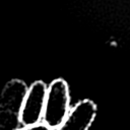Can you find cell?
Instances as JSON below:
<instances>
[{"label":"cell","mask_w":130,"mask_h":130,"mask_svg":"<svg viewBox=\"0 0 130 130\" xmlns=\"http://www.w3.org/2000/svg\"><path fill=\"white\" fill-rule=\"evenodd\" d=\"M47 88L48 85L42 80H37L28 86L20 111V123L22 126H30L42 122Z\"/></svg>","instance_id":"7a4b0ae2"},{"label":"cell","mask_w":130,"mask_h":130,"mask_svg":"<svg viewBox=\"0 0 130 130\" xmlns=\"http://www.w3.org/2000/svg\"><path fill=\"white\" fill-rule=\"evenodd\" d=\"M96 105L89 99H84L71 108L63 123L55 130H88L95 120Z\"/></svg>","instance_id":"3957f363"},{"label":"cell","mask_w":130,"mask_h":130,"mask_svg":"<svg viewBox=\"0 0 130 130\" xmlns=\"http://www.w3.org/2000/svg\"><path fill=\"white\" fill-rule=\"evenodd\" d=\"M70 110L69 85L65 79L56 78L48 85L47 88L42 122L52 130H55L63 123Z\"/></svg>","instance_id":"6da1fadb"},{"label":"cell","mask_w":130,"mask_h":130,"mask_svg":"<svg viewBox=\"0 0 130 130\" xmlns=\"http://www.w3.org/2000/svg\"><path fill=\"white\" fill-rule=\"evenodd\" d=\"M17 130H52V129L48 127L46 124H44L43 122H41V123L30 125V126H22Z\"/></svg>","instance_id":"277c9868"}]
</instances>
